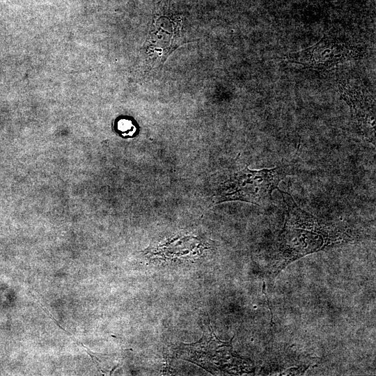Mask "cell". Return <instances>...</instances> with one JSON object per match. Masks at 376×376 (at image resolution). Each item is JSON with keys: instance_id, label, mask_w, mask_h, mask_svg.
<instances>
[{"instance_id": "5b68a950", "label": "cell", "mask_w": 376, "mask_h": 376, "mask_svg": "<svg viewBox=\"0 0 376 376\" xmlns=\"http://www.w3.org/2000/svg\"><path fill=\"white\" fill-rule=\"evenodd\" d=\"M194 343L185 344L184 350L188 357L186 360L192 361L198 366L210 371V369H224L226 364L237 359L231 352V345L223 343L214 336L213 333Z\"/></svg>"}, {"instance_id": "6da1fadb", "label": "cell", "mask_w": 376, "mask_h": 376, "mask_svg": "<svg viewBox=\"0 0 376 376\" xmlns=\"http://www.w3.org/2000/svg\"><path fill=\"white\" fill-rule=\"evenodd\" d=\"M279 191L286 205L284 226L276 242V254L281 266L350 239L337 227L320 221L300 208L290 194Z\"/></svg>"}, {"instance_id": "52a82bcc", "label": "cell", "mask_w": 376, "mask_h": 376, "mask_svg": "<svg viewBox=\"0 0 376 376\" xmlns=\"http://www.w3.org/2000/svg\"><path fill=\"white\" fill-rule=\"evenodd\" d=\"M119 365L118 364L117 366H114L112 370L110 371V374L109 375H111V373H113V371Z\"/></svg>"}, {"instance_id": "277c9868", "label": "cell", "mask_w": 376, "mask_h": 376, "mask_svg": "<svg viewBox=\"0 0 376 376\" xmlns=\"http://www.w3.org/2000/svg\"><path fill=\"white\" fill-rule=\"evenodd\" d=\"M339 89L362 135L375 143V103L373 95L362 86L345 80L339 82Z\"/></svg>"}, {"instance_id": "8992f818", "label": "cell", "mask_w": 376, "mask_h": 376, "mask_svg": "<svg viewBox=\"0 0 376 376\" xmlns=\"http://www.w3.org/2000/svg\"><path fill=\"white\" fill-rule=\"evenodd\" d=\"M263 292L265 295V297H266V299L267 300V306H268V307H269V308L270 310L271 315H272L271 322H272V324H274V322H273V313L272 312V309H271V308L269 306V301H268L267 296V294L265 292V282H263Z\"/></svg>"}, {"instance_id": "3957f363", "label": "cell", "mask_w": 376, "mask_h": 376, "mask_svg": "<svg viewBox=\"0 0 376 376\" xmlns=\"http://www.w3.org/2000/svg\"><path fill=\"white\" fill-rule=\"evenodd\" d=\"M356 47L340 42L331 36H324L317 44L301 52L285 56L289 62L306 68L327 69L357 58Z\"/></svg>"}, {"instance_id": "7a4b0ae2", "label": "cell", "mask_w": 376, "mask_h": 376, "mask_svg": "<svg viewBox=\"0 0 376 376\" xmlns=\"http://www.w3.org/2000/svg\"><path fill=\"white\" fill-rule=\"evenodd\" d=\"M287 174L280 166L260 170L245 166L229 174L217 189L214 200L216 203L242 201L258 205L265 204Z\"/></svg>"}]
</instances>
